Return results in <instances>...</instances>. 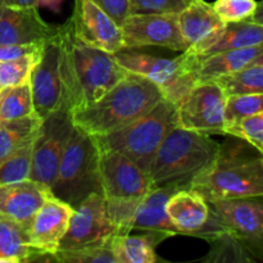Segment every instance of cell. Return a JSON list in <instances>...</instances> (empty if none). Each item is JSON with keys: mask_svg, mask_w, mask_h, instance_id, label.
I'll return each instance as SVG.
<instances>
[{"mask_svg": "<svg viewBox=\"0 0 263 263\" xmlns=\"http://www.w3.org/2000/svg\"><path fill=\"white\" fill-rule=\"evenodd\" d=\"M57 41L62 95L72 113L99 100L128 73L116 62L113 54L82 41L69 18L59 26Z\"/></svg>", "mask_w": 263, "mask_h": 263, "instance_id": "cell-1", "label": "cell"}, {"mask_svg": "<svg viewBox=\"0 0 263 263\" xmlns=\"http://www.w3.org/2000/svg\"><path fill=\"white\" fill-rule=\"evenodd\" d=\"M190 187L207 202L262 197V153L243 139L231 136L220 145L215 162L193 177Z\"/></svg>", "mask_w": 263, "mask_h": 263, "instance_id": "cell-2", "label": "cell"}, {"mask_svg": "<svg viewBox=\"0 0 263 263\" xmlns=\"http://www.w3.org/2000/svg\"><path fill=\"white\" fill-rule=\"evenodd\" d=\"M162 99L163 94L154 82L128 72L99 100L72 113V120L90 135H105L138 120Z\"/></svg>", "mask_w": 263, "mask_h": 263, "instance_id": "cell-3", "label": "cell"}, {"mask_svg": "<svg viewBox=\"0 0 263 263\" xmlns=\"http://www.w3.org/2000/svg\"><path fill=\"white\" fill-rule=\"evenodd\" d=\"M220 144L208 134L175 126L162 140L149 168L154 187L182 182L189 184L194 176L207 170L217 157Z\"/></svg>", "mask_w": 263, "mask_h": 263, "instance_id": "cell-4", "label": "cell"}, {"mask_svg": "<svg viewBox=\"0 0 263 263\" xmlns=\"http://www.w3.org/2000/svg\"><path fill=\"white\" fill-rule=\"evenodd\" d=\"M175 126H177L176 105L162 99L138 120L113 133L94 138L99 151L120 152L149 174L162 140Z\"/></svg>", "mask_w": 263, "mask_h": 263, "instance_id": "cell-5", "label": "cell"}, {"mask_svg": "<svg viewBox=\"0 0 263 263\" xmlns=\"http://www.w3.org/2000/svg\"><path fill=\"white\" fill-rule=\"evenodd\" d=\"M49 190L72 208L92 193H102L99 148L94 136L74 126Z\"/></svg>", "mask_w": 263, "mask_h": 263, "instance_id": "cell-6", "label": "cell"}, {"mask_svg": "<svg viewBox=\"0 0 263 263\" xmlns=\"http://www.w3.org/2000/svg\"><path fill=\"white\" fill-rule=\"evenodd\" d=\"M113 57L123 69L154 82L164 99L175 105L197 84L198 55L187 50L172 59L143 53L138 49H122Z\"/></svg>", "mask_w": 263, "mask_h": 263, "instance_id": "cell-7", "label": "cell"}, {"mask_svg": "<svg viewBox=\"0 0 263 263\" xmlns=\"http://www.w3.org/2000/svg\"><path fill=\"white\" fill-rule=\"evenodd\" d=\"M72 112L62 95L53 112L41 120L32 148V162L28 179L50 189L59 161L73 131Z\"/></svg>", "mask_w": 263, "mask_h": 263, "instance_id": "cell-8", "label": "cell"}, {"mask_svg": "<svg viewBox=\"0 0 263 263\" xmlns=\"http://www.w3.org/2000/svg\"><path fill=\"white\" fill-rule=\"evenodd\" d=\"M118 233L103 194L92 193L73 207L68 229L59 243L58 251L104 246Z\"/></svg>", "mask_w": 263, "mask_h": 263, "instance_id": "cell-9", "label": "cell"}, {"mask_svg": "<svg viewBox=\"0 0 263 263\" xmlns=\"http://www.w3.org/2000/svg\"><path fill=\"white\" fill-rule=\"evenodd\" d=\"M99 180L109 203L138 202L154 187L148 172L116 151H99Z\"/></svg>", "mask_w": 263, "mask_h": 263, "instance_id": "cell-10", "label": "cell"}, {"mask_svg": "<svg viewBox=\"0 0 263 263\" xmlns=\"http://www.w3.org/2000/svg\"><path fill=\"white\" fill-rule=\"evenodd\" d=\"M226 95L215 82H198L176 104L177 126L202 134H223Z\"/></svg>", "mask_w": 263, "mask_h": 263, "instance_id": "cell-11", "label": "cell"}, {"mask_svg": "<svg viewBox=\"0 0 263 263\" xmlns=\"http://www.w3.org/2000/svg\"><path fill=\"white\" fill-rule=\"evenodd\" d=\"M221 225L243 240L259 257L263 252L262 197L235 198L207 202Z\"/></svg>", "mask_w": 263, "mask_h": 263, "instance_id": "cell-12", "label": "cell"}, {"mask_svg": "<svg viewBox=\"0 0 263 263\" xmlns=\"http://www.w3.org/2000/svg\"><path fill=\"white\" fill-rule=\"evenodd\" d=\"M121 28L125 49L158 46L180 53L186 50L177 14H130Z\"/></svg>", "mask_w": 263, "mask_h": 263, "instance_id": "cell-13", "label": "cell"}, {"mask_svg": "<svg viewBox=\"0 0 263 263\" xmlns=\"http://www.w3.org/2000/svg\"><path fill=\"white\" fill-rule=\"evenodd\" d=\"M69 20L77 36L87 45L109 54L125 49L121 26L91 0H74Z\"/></svg>", "mask_w": 263, "mask_h": 263, "instance_id": "cell-14", "label": "cell"}, {"mask_svg": "<svg viewBox=\"0 0 263 263\" xmlns=\"http://www.w3.org/2000/svg\"><path fill=\"white\" fill-rule=\"evenodd\" d=\"M35 113L43 120L53 112L62 100V82L59 74V46L57 35L44 44L37 63L30 74Z\"/></svg>", "mask_w": 263, "mask_h": 263, "instance_id": "cell-15", "label": "cell"}, {"mask_svg": "<svg viewBox=\"0 0 263 263\" xmlns=\"http://www.w3.org/2000/svg\"><path fill=\"white\" fill-rule=\"evenodd\" d=\"M72 213L73 208L71 205L50 193L35 213L27 229L31 247L41 254L55 253L68 229Z\"/></svg>", "mask_w": 263, "mask_h": 263, "instance_id": "cell-16", "label": "cell"}, {"mask_svg": "<svg viewBox=\"0 0 263 263\" xmlns=\"http://www.w3.org/2000/svg\"><path fill=\"white\" fill-rule=\"evenodd\" d=\"M58 28L41 18L37 7L0 5V45L44 43L54 37Z\"/></svg>", "mask_w": 263, "mask_h": 263, "instance_id": "cell-17", "label": "cell"}, {"mask_svg": "<svg viewBox=\"0 0 263 263\" xmlns=\"http://www.w3.org/2000/svg\"><path fill=\"white\" fill-rule=\"evenodd\" d=\"M180 31L186 50L199 55L217 39L225 22L216 14L212 4L205 0H194L177 14Z\"/></svg>", "mask_w": 263, "mask_h": 263, "instance_id": "cell-18", "label": "cell"}, {"mask_svg": "<svg viewBox=\"0 0 263 263\" xmlns=\"http://www.w3.org/2000/svg\"><path fill=\"white\" fill-rule=\"evenodd\" d=\"M49 194L48 187L30 179L0 185V217L27 231L31 220Z\"/></svg>", "mask_w": 263, "mask_h": 263, "instance_id": "cell-19", "label": "cell"}, {"mask_svg": "<svg viewBox=\"0 0 263 263\" xmlns=\"http://www.w3.org/2000/svg\"><path fill=\"white\" fill-rule=\"evenodd\" d=\"M190 186L182 182H170L162 186L153 187L146 193L135 205L131 213L128 229L141 231H159L170 236L177 235L176 229L170 222L166 213V203L177 190Z\"/></svg>", "mask_w": 263, "mask_h": 263, "instance_id": "cell-20", "label": "cell"}, {"mask_svg": "<svg viewBox=\"0 0 263 263\" xmlns=\"http://www.w3.org/2000/svg\"><path fill=\"white\" fill-rule=\"evenodd\" d=\"M166 213L177 234L197 236L210 220L207 200L190 186L175 192L166 203Z\"/></svg>", "mask_w": 263, "mask_h": 263, "instance_id": "cell-21", "label": "cell"}, {"mask_svg": "<svg viewBox=\"0 0 263 263\" xmlns=\"http://www.w3.org/2000/svg\"><path fill=\"white\" fill-rule=\"evenodd\" d=\"M263 55V45L244 49H234L205 57H198L197 84L213 82L220 77L243 68L254 59Z\"/></svg>", "mask_w": 263, "mask_h": 263, "instance_id": "cell-22", "label": "cell"}, {"mask_svg": "<svg viewBox=\"0 0 263 263\" xmlns=\"http://www.w3.org/2000/svg\"><path fill=\"white\" fill-rule=\"evenodd\" d=\"M168 234L145 231L143 235L118 233L110 239V249L116 263H154L157 262L156 247Z\"/></svg>", "mask_w": 263, "mask_h": 263, "instance_id": "cell-23", "label": "cell"}, {"mask_svg": "<svg viewBox=\"0 0 263 263\" xmlns=\"http://www.w3.org/2000/svg\"><path fill=\"white\" fill-rule=\"evenodd\" d=\"M263 45V26L252 21L228 22L215 41L198 57L211 55L225 50Z\"/></svg>", "mask_w": 263, "mask_h": 263, "instance_id": "cell-24", "label": "cell"}, {"mask_svg": "<svg viewBox=\"0 0 263 263\" xmlns=\"http://www.w3.org/2000/svg\"><path fill=\"white\" fill-rule=\"evenodd\" d=\"M40 256L31 247L25 229L0 217V263L36 262Z\"/></svg>", "mask_w": 263, "mask_h": 263, "instance_id": "cell-25", "label": "cell"}, {"mask_svg": "<svg viewBox=\"0 0 263 263\" xmlns=\"http://www.w3.org/2000/svg\"><path fill=\"white\" fill-rule=\"evenodd\" d=\"M226 97L263 94V55L230 74L215 80Z\"/></svg>", "mask_w": 263, "mask_h": 263, "instance_id": "cell-26", "label": "cell"}, {"mask_svg": "<svg viewBox=\"0 0 263 263\" xmlns=\"http://www.w3.org/2000/svg\"><path fill=\"white\" fill-rule=\"evenodd\" d=\"M37 115L13 121H0V162L33 140L40 127Z\"/></svg>", "mask_w": 263, "mask_h": 263, "instance_id": "cell-27", "label": "cell"}, {"mask_svg": "<svg viewBox=\"0 0 263 263\" xmlns=\"http://www.w3.org/2000/svg\"><path fill=\"white\" fill-rule=\"evenodd\" d=\"M36 115L30 82L0 90V121H13Z\"/></svg>", "mask_w": 263, "mask_h": 263, "instance_id": "cell-28", "label": "cell"}, {"mask_svg": "<svg viewBox=\"0 0 263 263\" xmlns=\"http://www.w3.org/2000/svg\"><path fill=\"white\" fill-rule=\"evenodd\" d=\"M211 249L205 262H252L254 261L256 252L249 248L243 240L236 238L231 233H223L211 240Z\"/></svg>", "mask_w": 263, "mask_h": 263, "instance_id": "cell-29", "label": "cell"}, {"mask_svg": "<svg viewBox=\"0 0 263 263\" xmlns=\"http://www.w3.org/2000/svg\"><path fill=\"white\" fill-rule=\"evenodd\" d=\"M109 243L98 247H86V248L69 249V251H57L53 254H41L36 259V262L44 261L62 263H116Z\"/></svg>", "mask_w": 263, "mask_h": 263, "instance_id": "cell-30", "label": "cell"}, {"mask_svg": "<svg viewBox=\"0 0 263 263\" xmlns=\"http://www.w3.org/2000/svg\"><path fill=\"white\" fill-rule=\"evenodd\" d=\"M33 141L35 139L28 141L22 148L0 162V185L28 179L32 162Z\"/></svg>", "mask_w": 263, "mask_h": 263, "instance_id": "cell-31", "label": "cell"}, {"mask_svg": "<svg viewBox=\"0 0 263 263\" xmlns=\"http://www.w3.org/2000/svg\"><path fill=\"white\" fill-rule=\"evenodd\" d=\"M263 112V94H243L226 97L223 122L225 127L239 122L248 116ZM223 127V130H225Z\"/></svg>", "mask_w": 263, "mask_h": 263, "instance_id": "cell-32", "label": "cell"}, {"mask_svg": "<svg viewBox=\"0 0 263 263\" xmlns=\"http://www.w3.org/2000/svg\"><path fill=\"white\" fill-rule=\"evenodd\" d=\"M40 54H31L20 59L0 62V90L27 82Z\"/></svg>", "mask_w": 263, "mask_h": 263, "instance_id": "cell-33", "label": "cell"}, {"mask_svg": "<svg viewBox=\"0 0 263 263\" xmlns=\"http://www.w3.org/2000/svg\"><path fill=\"white\" fill-rule=\"evenodd\" d=\"M223 134L243 139L253 145L258 152H263V112L248 116L234 125L228 126Z\"/></svg>", "mask_w": 263, "mask_h": 263, "instance_id": "cell-34", "label": "cell"}, {"mask_svg": "<svg viewBox=\"0 0 263 263\" xmlns=\"http://www.w3.org/2000/svg\"><path fill=\"white\" fill-rule=\"evenodd\" d=\"M194 0H128L130 14H179Z\"/></svg>", "mask_w": 263, "mask_h": 263, "instance_id": "cell-35", "label": "cell"}, {"mask_svg": "<svg viewBox=\"0 0 263 263\" xmlns=\"http://www.w3.org/2000/svg\"><path fill=\"white\" fill-rule=\"evenodd\" d=\"M256 0H216L212 4L216 14L225 23L248 20L256 9Z\"/></svg>", "mask_w": 263, "mask_h": 263, "instance_id": "cell-36", "label": "cell"}, {"mask_svg": "<svg viewBox=\"0 0 263 263\" xmlns=\"http://www.w3.org/2000/svg\"><path fill=\"white\" fill-rule=\"evenodd\" d=\"M44 43L22 44V45H0V62L13 61L31 54H39L43 51Z\"/></svg>", "mask_w": 263, "mask_h": 263, "instance_id": "cell-37", "label": "cell"}, {"mask_svg": "<svg viewBox=\"0 0 263 263\" xmlns=\"http://www.w3.org/2000/svg\"><path fill=\"white\" fill-rule=\"evenodd\" d=\"M91 2L95 3L99 8H102L120 26L130 15L128 0H91Z\"/></svg>", "mask_w": 263, "mask_h": 263, "instance_id": "cell-38", "label": "cell"}, {"mask_svg": "<svg viewBox=\"0 0 263 263\" xmlns=\"http://www.w3.org/2000/svg\"><path fill=\"white\" fill-rule=\"evenodd\" d=\"M4 7H37L36 0H0Z\"/></svg>", "mask_w": 263, "mask_h": 263, "instance_id": "cell-39", "label": "cell"}, {"mask_svg": "<svg viewBox=\"0 0 263 263\" xmlns=\"http://www.w3.org/2000/svg\"><path fill=\"white\" fill-rule=\"evenodd\" d=\"M63 3V0H36V4L39 7L49 8V9L54 10V12H58L61 9V5Z\"/></svg>", "mask_w": 263, "mask_h": 263, "instance_id": "cell-40", "label": "cell"}, {"mask_svg": "<svg viewBox=\"0 0 263 263\" xmlns=\"http://www.w3.org/2000/svg\"><path fill=\"white\" fill-rule=\"evenodd\" d=\"M248 21H252V22L257 23V25L263 26V4H262V2H259L258 4H257L256 9H254V12L252 13L251 17L248 18Z\"/></svg>", "mask_w": 263, "mask_h": 263, "instance_id": "cell-41", "label": "cell"}]
</instances>
